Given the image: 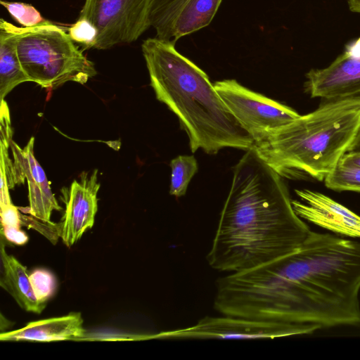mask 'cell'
Segmentation results:
<instances>
[{
	"label": "cell",
	"mask_w": 360,
	"mask_h": 360,
	"mask_svg": "<svg viewBox=\"0 0 360 360\" xmlns=\"http://www.w3.org/2000/svg\"><path fill=\"white\" fill-rule=\"evenodd\" d=\"M359 292L360 242L311 231L294 251L219 278L214 308L307 335L360 325Z\"/></svg>",
	"instance_id": "6da1fadb"
},
{
	"label": "cell",
	"mask_w": 360,
	"mask_h": 360,
	"mask_svg": "<svg viewBox=\"0 0 360 360\" xmlns=\"http://www.w3.org/2000/svg\"><path fill=\"white\" fill-rule=\"evenodd\" d=\"M310 231L294 211L283 178L252 147L233 168L206 259L218 271H245L294 251Z\"/></svg>",
	"instance_id": "7a4b0ae2"
},
{
	"label": "cell",
	"mask_w": 360,
	"mask_h": 360,
	"mask_svg": "<svg viewBox=\"0 0 360 360\" xmlns=\"http://www.w3.org/2000/svg\"><path fill=\"white\" fill-rule=\"evenodd\" d=\"M141 50L156 98L178 117L192 153L210 155L230 147L248 150L254 141L240 126L207 75L175 47V43L148 38Z\"/></svg>",
	"instance_id": "3957f363"
},
{
	"label": "cell",
	"mask_w": 360,
	"mask_h": 360,
	"mask_svg": "<svg viewBox=\"0 0 360 360\" xmlns=\"http://www.w3.org/2000/svg\"><path fill=\"white\" fill-rule=\"evenodd\" d=\"M360 126V100L334 99L254 143L281 177L324 181L347 153Z\"/></svg>",
	"instance_id": "277c9868"
},
{
	"label": "cell",
	"mask_w": 360,
	"mask_h": 360,
	"mask_svg": "<svg viewBox=\"0 0 360 360\" xmlns=\"http://www.w3.org/2000/svg\"><path fill=\"white\" fill-rule=\"evenodd\" d=\"M17 51L30 82L53 89L68 82L81 84L96 75L89 60L66 30L49 20L32 27H19Z\"/></svg>",
	"instance_id": "5b68a950"
},
{
	"label": "cell",
	"mask_w": 360,
	"mask_h": 360,
	"mask_svg": "<svg viewBox=\"0 0 360 360\" xmlns=\"http://www.w3.org/2000/svg\"><path fill=\"white\" fill-rule=\"evenodd\" d=\"M153 0H86L79 18L98 30L94 49L105 50L136 41L150 27Z\"/></svg>",
	"instance_id": "8992f818"
},
{
	"label": "cell",
	"mask_w": 360,
	"mask_h": 360,
	"mask_svg": "<svg viewBox=\"0 0 360 360\" xmlns=\"http://www.w3.org/2000/svg\"><path fill=\"white\" fill-rule=\"evenodd\" d=\"M223 103L254 143L300 115L292 108L255 92L235 79L214 82Z\"/></svg>",
	"instance_id": "52a82bcc"
},
{
	"label": "cell",
	"mask_w": 360,
	"mask_h": 360,
	"mask_svg": "<svg viewBox=\"0 0 360 360\" xmlns=\"http://www.w3.org/2000/svg\"><path fill=\"white\" fill-rule=\"evenodd\" d=\"M288 326L271 321L221 314L206 316L194 325L161 332L153 338L199 340H257L293 336Z\"/></svg>",
	"instance_id": "ba28073f"
},
{
	"label": "cell",
	"mask_w": 360,
	"mask_h": 360,
	"mask_svg": "<svg viewBox=\"0 0 360 360\" xmlns=\"http://www.w3.org/2000/svg\"><path fill=\"white\" fill-rule=\"evenodd\" d=\"M97 175V169L91 174L83 172L79 180H74L69 189H61L60 198L65 210L60 221L56 224V230L68 248L76 243L94 225L98 210L97 193L101 186Z\"/></svg>",
	"instance_id": "9c48e42d"
},
{
	"label": "cell",
	"mask_w": 360,
	"mask_h": 360,
	"mask_svg": "<svg viewBox=\"0 0 360 360\" xmlns=\"http://www.w3.org/2000/svg\"><path fill=\"white\" fill-rule=\"evenodd\" d=\"M34 138L32 136L27 145L21 148L13 140L10 148L13 157V185H28V212L37 219L51 223L53 210L60 211L47 179L46 175L34 153Z\"/></svg>",
	"instance_id": "30bf717a"
},
{
	"label": "cell",
	"mask_w": 360,
	"mask_h": 360,
	"mask_svg": "<svg viewBox=\"0 0 360 360\" xmlns=\"http://www.w3.org/2000/svg\"><path fill=\"white\" fill-rule=\"evenodd\" d=\"M298 200H292L295 213L333 233L352 238H360V217L330 197L304 188L295 191Z\"/></svg>",
	"instance_id": "8fae6325"
},
{
	"label": "cell",
	"mask_w": 360,
	"mask_h": 360,
	"mask_svg": "<svg viewBox=\"0 0 360 360\" xmlns=\"http://www.w3.org/2000/svg\"><path fill=\"white\" fill-rule=\"evenodd\" d=\"M306 77L305 88L312 98L334 100L356 95L360 93V57L344 52L328 67L311 70Z\"/></svg>",
	"instance_id": "7c38bea8"
},
{
	"label": "cell",
	"mask_w": 360,
	"mask_h": 360,
	"mask_svg": "<svg viewBox=\"0 0 360 360\" xmlns=\"http://www.w3.org/2000/svg\"><path fill=\"white\" fill-rule=\"evenodd\" d=\"M85 335L80 313L28 323L25 327L1 333V340H28L40 342L79 340Z\"/></svg>",
	"instance_id": "4fadbf2b"
},
{
	"label": "cell",
	"mask_w": 360,
	"mask_h": 360,
	"mask_svg": "<svg viewBox=\"0 0 360 360\" xmlns=\"http://www.w3.org/2000/svg\"><path fill=\"white\" fill-rule=\"evenodd\" d=\"M2 276L1 285L27 311L39 314L46 306L35 296L27 270L13 256L7 254L3 240L1 242Z\"/></svg>",
	"instance_id": "5bb4252c"
},
{
	"label": "cell",
	"mask_w": 360,
	"mask_h": 360,
	"mask_svg": "<svg viewBox=\"0 0 360 360\" xmlns=\"http://www.w3.org/2000/svg\"><path fill=\"white\" fill-rule=\"evenodd\" d=\"M19 27L4 18L0 20V98L18 85L30 82L20 64L17 51Z\"/></svg>",
	"instance_id": "9a60e30c"
},
{
	"label": "cell",
	"mask_w": 360,
	"mask_h": 360,
	"mask_svg": "<svg viewBox=\"0 0 360 360\" xmlns=\"http://www.w3.org/2000/svg\"><path fill=\"white\" fill-rule=\"evenodd\" d=\"M222 0H188L173 20L165 37L176 44L181 37L210 24Z\"/></svg>",
	"instance_id": "2e32d148"
},
{
	"label": "cell",
	"mask_w": 360,
	"mask_h": 360,
	"mask_svg": "<svg viewBox=\"0 0 360 360\" xmlns=\"http://www.w3.org/2000/svg\"><path fill=\"white\" fill-rule=\"evenodd\" d=\"M188 0H153L149 20L156 37L165 39L171 24L179 10Z\"/></svg>",
	"instance_id": "e0dca14e"
},
{
	"label": "cell",
	"mask_w": 360,
	"mask_h": 360,
	"mask_svg": "<svg viewBox=\"0 0 360 360\" xmlns=\"http://www.w3.org/2000/svg\"><path fill=\"white\" fill-rule=\"evenodd\" d=\"M169 193L176 198L184 195L188 186L198 172V166L193 155H179L170 162Z\"/></svg>",
	"instance_id": "ac0fdd59"
},
{
	"label": "cell",
	"mask_w": 360,
	"mask_h": 360,
	"mask_svg": "<svg viewBox=\"0 0 360 360\" xmlns=\"http://www.w3.org/2000/svg\"><path fill=\"white\" fill-rule=\"evenodd\" d=\"M324 181L326 186L332 190L360 192V168L339 163Z\"/></svg>",
	"instance_id": "d6986e66"
},
{
	"label": "cell",
	"mask_w": 360,
	"mask_h": 360,
	"mask_svg": "<svg viewBox=\"0 0 360 360\" xmlns=\"http://www.w3.org/2000/svg\"><path fill=\"white\" fill-rule=\"evenodd\" d=\"M1 4L5 7L11 15L24 27H32L45 22L39 11L33 6L20 2H9L1 0Z\"/></svg>",
	"instance_id": "ffe728a7"
},
{
	"label": "cell",
	"mask_w": 360,
	"mask_h": 360,
	"mask_svg": "<svg viewBox=\"0 0 360 360\" xmlns=\"http://www.w3.org/2000/svg\"><path fill=\"white\" fill-rule=\"evenodd\" d=\"M35 296L41 302L46 303L54 293L56 281L53 275L45 269H36L30 275Z\"/></svg>",
	"instance_id": "44dd1931"
},
{
	"label": "cell",
	"mask_w": 360,
	"mask_h": 360,
	"mask_svg": "<svg viewBox=\"0 0 360 360\" xmlns=\"http://www.w3.org/2000/svg\"><path fill=\"white\" fill-rule=\"evenodd\" d=\"M71 39L86 48H94L98 37V30L88 19L79 18L68 29Z\"/></svg>",
	"instance_id": "7402d4cb"
},
{
	"label": "cell",
	"mask_w": 360,
	"mask_h": 360,
	"mask_svg": "<svg viewBox=\"0 0 360 360\" xmlns=\"http://www.w3.org/2000/svg\"><path fill=\"white\" fill-rule=\"evenodd\" d=\"M340 164L360 168V154L346 153L341 159Z\"/></svg>",
	"instance_id": "603a6c76"
},
{
	"label": "cell",
	"mask_w": 360,
	"mask_h": 360,
	"mask_svg": "<svg viewBox=\"0 0 360 360\" xmlns=\"http://www.w3.org/2000/svg\"><path fill=\"white\" fill-rule=\"evenodd\" d=\"M344 52L352 56L360 57V37L347 44Z\"/></svg>",
	"instance_id": "cb8c5ba5"
},
{
	"label": "cell",
	"mask_w": 360,
	"mask_h": 360,
	"mask_svg": "<svg viewBox=\"0 0 360 360\" xmlns=\"http://www.w3.org/2000/svg\"><path fill=\"white\" fill-rule=\"evenodd\" d=\"M347 153L360 154V126Z\"/></svg>",
	"instance_id": "d4e9b609"
},
{
	"label": "cell",
	"mask_w": 360,
	"mask_h": 360,
	"mask_svg": "<svg viewBox=\"0 0 360 360\" xmlns=\"http://www.w3.org/2000/svg\"><path fill=\"white\" fill-rule=\"evenodd\" d=\"M352 98H356V99H359L360 100V93L356 94V95H354V96H351Z\"/></svg>",
	"instance_id": "484cf974"
}]
</instances>
